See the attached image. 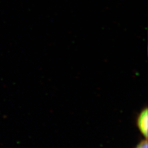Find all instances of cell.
<instances>
[{
    "instance_id": "6da1fadb",
    "label": "cell",
    "mask_w": 148,
    "mask_h": 148,
    "mask_svg": "<svg viewBox=\"0 0 148 148\" xmlns=\"http://www.w3.org/2000/svg\"><path fill=\"white\" fill-rule=\"evenodd\" d=\"M147 109L145 108L138 114L136 118V125L145 139L147 138Z\"/></svg>"
},
{
    "instance_id": "7a4b0ae2",
    "label": "cell",
    "mask_w": 148,
    "mask_h": 148,
    "mask_svg": "<svg viewBox=\"0 0 148 148\" xmlns=\"http://www.w3.org/2000/svg\"><path fill=\"white\" fill-rule=\"evenodd\" d=\"M135 148H147V139L142 140L138 143Z\"/></svg>"
}]
</instances>
